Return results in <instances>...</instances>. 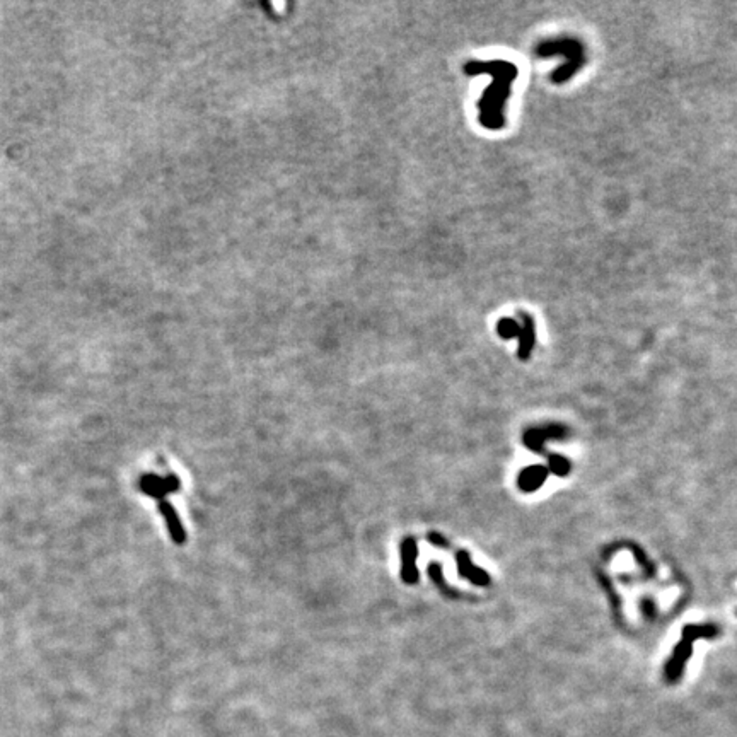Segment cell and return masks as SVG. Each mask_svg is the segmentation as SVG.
<instances>
[{
  "mask_svg": "<svg viewBox=\"0 0 737 737\" xmlns=\"http://www.w3.org/2000/svg\"><path fill=\"white\" fill-rule=\"evenodd\" d=\"M550 471H553L555 475L563 476L570 471V463L562 456H550Z\"/></svg>",
  "mask_w": 737,
  "mask_h": 737,
  "instance_id": "12",
  "label": "cell"
},
{
  "mask_svg": "<svg viewBox=\"0 0 737 737\" xmlns=\"http://www.w3.org/2000/svg\"><path fill=\"white\" fill-rule=\"evenodd\" d=\"M157 509H159V512L164 517L166 524H168V531H169V534H171V540L175 541L176 545H183L186 541V531L183 528V523H181L180 516H178L176 509L173 507V505L169 504L166 499L157 502Z\"/></svg>",
  "mask_w": 737,
  "mask_h": 737,
  "instance_id": "8",
  "label": "cell"
},
{
  "mask_svg": "<svg viewBox=\"0 0 737 737\" xmlns=\"http://www.w3.org/2000/svg\"><path fill=\"white\" fill-rule=\"evenodd\" d=\"M456 563H458V572L463 579H468L471 584H475V586H480V587L490 586L492 581H490V577H488V574L483 569H478V567L473 565L470 553L458 552Z\"/></svg>",
  "mask_w": 737,
  "mask_h": 737,
  "instance_id": "7",
  "label": "cell"
},
{
  "mask_svg": "<svg viewBox=\"0 0 737 737\" xmlns=\"http://www.w3.org/2000/svg\"><path fill=\"white\" fill-rule=\"evenodd\" d=\"M550 470L546 466H531L526 468L523 473L519 475L517 480V485L523 492H534L536 488H540L548 478Z\"/></svg>",
  "mask_w": 737,
  "mask_h": 737,
  "instance_id": "10",
  "label": "cell"
},
{
  "mask_svg": "<svg viewBox=\"0 0 737 737\" xmlns=\"http://www.w3.org/2000/svg\"><path fill=\"white\" fill-rule=\"evenodd\" d=\"M565 434L567 430L563 427H558V425H552V427L546 429H533L529 430V432H526L524 442L529 449L536 451V453H545V441H548V439H562V436H565Z\"/></svg>",
  "mask_w": 737,
  "mask_h": 737,
  "instance_id": "9",
  "label": "cell"
},
{
  "mask_svg": "<svg viewBox=\"0 0 737 737\" xmlns=\"http://www.w3.org/2000/svg\"><path fill=\"white\" fill-rule=\"evenodd\" d=\"M534 52L540 59L563 57L567 60L552 74V81L555 84H565L586 64V48H584L581 40L572 38V36H560V38L541 41L536 45Z\"/></svg>",
  "mask_w": 737,
  "mask_h": 737,
  "instance_id": "2",
  "label": "cell"
},
{
  "mask_svg": "<svg viewBox=\"0 0 737 737\" xmlns=\"http://www.w3.org/2000/svg\"><path fill=\"white\" fill-rule=\"evenodd\" d=\"M139 487L140 490H142V494L152 497V499H156L157 502H159V500H164L166 495L175 494V492L180 490L181 480L180 476L176 475H169L166 476V478H161V476L157 475H144L142 478H140Z\"/></svg>",
  "mask_w": 737,
  "mask_h": 737,
  "instance_id": "5",
  "label": "cell"
},
{
  "mask_svg": "<svg viewBox=\"0 0 737 737\" xmlns=\"http://www.w3.org/2000/svg\"><path fill=\"white\" fill-rule=\"evenodd\" d=\"M401 579L405 584H417L418 582V569H417V557H418V545L415 538H407L401 543Z\"/></svg>",
  "mask_w": 737,
  "mask_h": 737,
  "instance_id": "6",
  "label": "cell"
},
{
  "mask_svg": "<svg viewBox=\"0 0 737 737\" xmlns=\"http://www.w3.org/2000/svg\"><path fill=\"white\" fill-rule=\"evenodd\" d=\"M719 635V628L715 625H686L683 628L681 642L674 647L673 657L668 661L664 669L666 681L674 685L685 674V668L688 664L691 654H693V642L698 639H712Z\"/></svg>",
  "mask_w": 737,
  "mask_h": 737,
  "instance_id": "3",
  "label": "cell"
},
{
  "mask_svg": "<svg viewBox=\"0 0 737 737\" xmlns=\"http://www.w3.org/2000/svg\"><path fill=\"white\" fill-rule=\"evenodd\" d=\"M429 541H430V543H432L434 546H437V548H442V550L449 548V545H447V541H446L444 538H442L441 534H439V533H430V534H429Z\"/></svg>",
  "mask_w": 737,
  "mask_h": 737,
  "instance_id": "13",
  "label": "cell"
},
{
  "mask_svg": "<svg viewBox=\"0 0 737 737\" xmlns=\"http://www.w3.org/2000/svg\"><path fill=\"white\" fill-rule=\"evenodd\" d=\"M497 333L500 338L519 340L517 357L528 360L536 347V323L528 311H517V318H502L497 323Z\"/></svg>",
  "mask_w": 737,
  "mask_h": 737,
  "instance_id": "4",
  "label": "cell"
},
{
  "mask_svg": "<svg viewBox=\"0 0 737 737\" xmlns=\"http://www.w3.org/2000/svg\"><path fill=\"white\" fill-rule=\"evenodd\" d=\"M429 575L430 579H432L434 582H436V586L441 589L444 594L447 596H454V591L449 589V586H447L446 581H444V575H442V567L439 565V563H430L429 565Z\"/></svg>",
  "mask_w": 737,
  "mask_h": 737,
  "instance_id": "11",
  "label": "cell"
},
{
  "mask_svg": "<svg viewBox=\"0 0 737 737\" xmlns=\"http://www.w3.org/2000/svg\"><path fill=\"white\" fill-rule=\"evenodd\" d=\"M468 76H487L492 77L490 86L485 89L482 99L478 101L480 123L488 130H502L507 125L505 108L511 98L512 84L519 76V69L512 62L490 60V62H468L465 65Z\"/></svg>",
  "mask_w": 737,
  "mask_h": 737,
  "instance_id": "1",
  "label": "cell"
}]
</instances>
